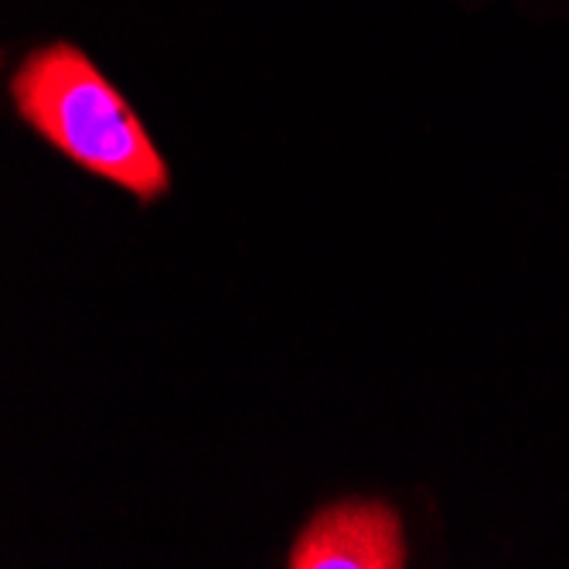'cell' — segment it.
Returning a JSON list of instances; mask_svg holds the SVG:
<instances>
[{"label":"cell","instance_id":"cell-1","mask_svg":"<svg viewBox=\"0 0 569 569\" xmlns=\"http://www.w3.org/2000/svg\"><path fill=\"white\" fill-rule=\"evenodd\" d=\"M11 96L18 113L89 174L140 201L168 191V164L143 123L76 44L56 41L31 51L11 79Z\"/></svg>","mask_w":569,"mask_h":569},{"label":"cell","instance_id":"cell-2","mask_svg":"<svg viewBox=\"0 0 569 569\" xmlns=\"http://www.w3.org/2000/svg\"><path fill=\"white\" fill-rule=\"evenodd\" d=\"M290 569H399V515L382 501H345L318 511L290 549Z\"/></svg>","mask_w":569,"mask_h":569}]
</instances>
